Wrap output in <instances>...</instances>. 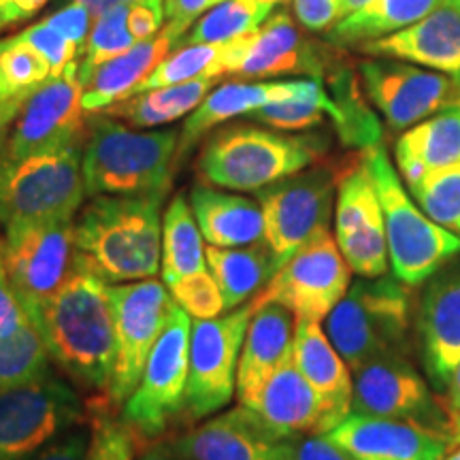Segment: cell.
Instances as JSON below:
<instances>
[{
  "mask_svg": "<svg viewBox=\"0 0 460 460\" xmlns=\"http://www.w3.org/2000/svg\"><path fill=\"white\" fill-rule=\"evenodd\" d=\"M109 286L75 252L60 290L32 322L41 331L51 360L73 384L107 393L113 371L115 320Z\"/></svg>",
  "mask_w": 460,
  "mask_h": 460,
  "instance_id": "1",
  "label": "cell"
},
{
  "mask_svg": "<svg viewBox=\"0 0 460 460\" xmlns=\"http://www.w3.org/2000/svg\"><path fill=\"white\" fill-rule=\"evenodd\" d=\"M164 194L94 197L75 217V252L107 284L160 273Z\"/></svg>",
  "mask_w": 460,
  "mask_h": 460,
  "instance_id": "2",
  "label": "cell"
},
{
  "mask_svg": "<svg viewBox=\"0 0 460 460\" xmlns=\"http://www.w3.org/2000/svg\"><path fill=\"white\" fill-rule=\"evenodd\" d=\"M180 130L137 132L107 113H90L82 147L88 197L169 194Z\"/></svg>",
  "mask_w": 460,
  "mask_h": 460,
  "instance_id": "3",
  "label": "cell"
},
{
  "mask_svg": "<svg viewBox=\"0 0 460 460\" xmlns=\"http://www.w3.org/2000/svg\"><path fill=\"white\" fill-rule=\"evenodd\" d=\"M324 143L318 137L286 135L256 124L217 128L199 154V175L209 186L256 192L288 175L309 169Z\"/></svg>",
  "mask_w": 460,
  "mask_h": 460,
  "instance_id": "4",
  "label": "cell"
},
{
  "mask_svg": "<svg viewBox=\"0 0 460 460\" xmlns=\"http://www.w3.org/2000/svg\"><path fill=\"white\" fill-rule=\"evenodd\" d=\"M362 160L384 211L393 275L405 286H422L444 264L460 256V234L439 226L420 209L379 143L367 147Z\"/></svg>",
  "mask_w": 460,
  "mask_h": 460,
  "instance_id": "5",
  "label": "cell"
},
{
  "mask_svg": "<svg viewBox=\"0 0 460 460\" xmlns=\"http://www.w3.org/2000/svg\"><path fill=\"white\" fill-rule=\"evenodd\" d=\"M388 275L356 279L326 318V335L349 369L384 356H410L411 295Z\"/></svg>",
  "mask_w": 460,
  "mask_h": 460,
  "instance_id": "6",
  "label": "cell"
},
{
  "mask_svg": "<svg viewBox=\"0 0 460 460\" xmlns=\"http://www.w3.org/2000/svg\"><path fill=\"white\" fill-rule=\"evenodd\" d=\"M82 147L0 156V224L75 220L85 194Z\"/></svg>",
  "mask_w": 460,
  "mask_h": 460,
  "instance_id": "7",
  "label": "cell"
},
{
  "mask_svg": "<svg viewBox=\"0 0 460 460\" xmlns=\"http://www.w3.org/2000/svg\"><path fill=\"white\" fill-rule=\"evenodd\" d=\"M192 320L175 303L163 335L149 354L139 386L122 405V422L146 441L166 433L172 420L186 411Z\"/></svg>",
  "mask_w": 460,
  "mask_h": 460,
  "instance_id": "8",
  "label": "cell"
},
{
  "mask_svg": "<svg viewBox=\"0 0 460 460\" xmlns=\"http://www.w3.org/2000/svg\"><path fill=\"white\" fill-rule=\"evenodd\" d=\"M82 399L71 382L49 373L0 393V460H31L51 441L84 424Z\"/></svg>",
  "mask_w": 460,
  "mask_h": 460,
  "instance_id": "9",
  "label": "cell"
},
{
  "mask_svg": "<svg viewBox=\"0 0 460 460\" xmlns=\"http://www.w3.org/2000/svg\"><path fill=\"white\" fill-rule=\"evenodd\" d=\"M109 295L115 320V354L105 396L109 405L119 407L139 386L149 354L175 307V298L163 281L154 278L111 284Z\"/></svg>",
  "mask_w": 460,
  "mask_h": 460,
  "instance_id": "10",
  "label": "cell"
},
{
  "mask_svg": "<svg viewBox=\"0 0 460 460\" xmlns=\"http://www.w3.org/2000/svg\"><path fill=\"white\" fill-rule=\"evenodd\" d=\"M349 279L352 269L326 226L305 241L252 301L256 307L267 303L284 305L295 320L320 322L329 318L349 290Z\"/></svg>",
  "mask_w": 460,
  "mask_h": 460,
  "instance_id": "11",
  "label": "cell"
},
{
  "mask_svg": "<svg viewBox=\"0 0 460 460\" xmlns=\"http://www.w3.org/2000/svg\"><path fill=\"white\" fill-rule=\"evenodd\" d=\"M254 312V301H247L226 315L192 324L186 413L194 422L217 413L233 401L241 348Z\"/></svg>",
  "mask_w": 460,
  "mask_h": 460,
  "instance_id": "12",
  "label": "cell"
},
{
  "mask_svg": "<svg viewBox=\"0 0 460 460\" xmlns=\"http://www.w3.org/2000/svg\"><path fill=\"white\" fill-rule=\"evenodd\" d=\"M3 264L31 320L65 284L75 261V220L4 226Z\"/></svg>",
  "mask_w": 460,
  "mask_h": 460,
  "instance_id": "13",
  "label": "cell"
},
{
  "mask_svg": "<svg viewBox=\"0 0 460 460\" xmlns=\"http://www.w3.org/2000/svg\"><path fill=\"white\" fill-rule=\"evenodd\" d=\"M337 183V171L314 166L256 190L264 217V243L279 267L314 233L329 226Z\"/></svg>",
  "mask_w": 460,
  "mask_h": 460,
  "instance_id": "14",
  "label": "cell"
},
{
  "mask_svg": "<svg viewBox=\"0 0 460 460\" xmlns=\"http://www.w3.org/2000/svg\"><path fill=\"white\" fill-rule=\"evenodd\" d=\"M352 413L393 418L435 430L450 439L452 416L430 394L410 356H384L354 369Z\"/></svg>",
  "mask_w": 460,
  "mask_h": 460,
  "instance_id": "15",
  "label": "cell"
},
{
  "mask_svg": "<svg viewBox=\"0 0 460 460\" xmlns=\"http://www.w3.org/2000/svg\"><path fill=\"white\" fill-rule=\"evenodd\" d=\"M362 90L393 130H407L441 109L460 105V82L394 58L358 65Z\"/></svg>",
  "mask_w": 460,
  "mask_h": 460,
  "instance_id": "16",
  "label": "cell"
},
{
  "mask_svg": "<svg viewBox=\"0 0 460 460\" xmlns=\"http://www.w3.org/2000/svg\"><path fill=\"white\" fill-rule=\"evenodd\" d=\"M77 71L79 65L71 66L28 96L11 130L4 158L84 146L90 113L84 109V84Z\"/></svg>",
  "mask_w": 460,
  "mask_h": 460,
  "instance_id": "17",
  "label": "cell"
},
{
  "mask_svg": "<svg viewBox=\"0 0 460 460\" xmlns=\"http://www.w3.org/2000/svg\"><path fill=\"white\" fill-rule=\"evenodd\" d=\"M335 239L352 273L379 278L388 273V241L384 211L365 160L339 172Z\"/></svg>",
  "mask_w": 460,
  "mask_h": 460,
  "instance_id": "18",
  "label": "cell"
},
{
  "mask_svg": "<svg viewBox=\"0 0 460 460\" xmlns=\"http://www.w3.org/2000/svg\"><path fill=\"white\" fill-rule=\"evenodd\" d=\"M413 331L430 388L441 393L460 362V256L424 281Z\"/></svg>",
  "mask_w": 460,
  "mask_h": 460,
  "instance_id": "19",
  "label": "cell"
},
{
  "mask_svg": "<svg viewBox=\"0 0 460 460\" xmlns=\"http://www.w3.org/2000/svg\"><path fill=\"white\" fill-rule=\"evenodd\" d=\"M337 60L303 37L288 11H275L256 32L245 34V48L234 75L247 79L279 75H312L322 79Z\"/></svg>",
  "mask_w": 460,
  "mask_h": 460,
  "instance_id": "20",
  "label": "cell"
},
{
  "mask_svg": "<svg viewBox=\"0 0 460 460\" xmlns=\"http://www.w3.org/2000/svg\"><path fill=\"white\" fill-rule=\"evenodd\" d=\"M326 437L356 460H446L450 439L405 420L349 413Z\"/></svg>",
  "mask_w": 460,
  "mask_h": 460,
  "instance_id": "21",
  "label": "cell"
},
{
  "mask_svg": "<svg viewBox=\"0 0 460 460\" xmlns=\"http://www.w3.org/2000/svg\"><path fill=\"white\" fill-rule=\"evenodd\" d=\"M192 460H290L292 439H279L245 407L209 418L172 441Z\"/></svg>",
  "mask_w": 460,
  "mask_h": 460,
  "instance_id": "22",
  "label": "cell"
},
{
  "mask_svg": "<svg viewBox=\"0 0 460 460\" xmlns=\"http://www.w3.org/2000/svg\"><path fill=\"white\" fill-rule=\"evenodd\" d=\"M358 49L371 58L411 62L460 82V7L452 0H441L416 24L362 43Z\"/></svg>",
  "mask_w": 460,
  "mask_h": 460,
  "instance_id": "23",
  "label": "cell"
},
{
  "mask_svg": "<svg viewBox=\"0 0 460 460\" xmlns=\"http://www.w3.org/2000/svg\"><path fill=\"white\" fill-rule=\"evenodd\" d=\"M250 411L279 439L329 433L320 396L309 386L292 354L269 377Z\"/></svg>",
  "mask_w": 460,
  "mask_h": 460,
  "instance_id": "24",
  "label": "cell"
},
{
  "mask_svg": "<svg viewBox=\"0 0 460 460\" xmlns=\"http://www.w3.org/2000/svg\"><path fill=\"white\" fill-rule=\"evenodd\" d=\"M320 79H292V82H261V84H243L230 82L205 96L203 102L188 115L186 124L180 130V147H177V164L181 156L192 149L203 139L207 132L217 126L228 122V119L239 118V115H250L256 109L271 102H281L298 99V96L309 94L315 90Z\"/></svg>",
  "mask_w": 460,
  "mask_h": 460,
  "instance_id": "25",
  "label": "cell"
},
{
  "mask_svg": "<svg viewBox=\"0 0 460 460\" xmlns=\"http://www.w3.org/2000/svg\"><path fill=\"white\" fill-rule=\"evenodd\" d=\"M292 356L309 386L320 396L326 427L332 430L352 413V369L315 320H295Z\"/></svg>",
  "mask_w": 460,
  "mask_h": 460,
  "instance_id": "26",
  "label": "cell"
},
{
  "mask_svg": "<svg viewBox=\"0 0 460 460\" xmlns=\"http://www.w3.org/2000/svg\"><path fill=\"white\" fill-rule=\"evenodd\" d=\"M295 343V315L284 305L267 303L256 307L241 348L237 369V399L250 410L258 394L292 354Z\"/></svg>",
  "mask_w": 460,
  "mask_h": 460,
  "instance_id": "27",
  "label": "cell"
},
{
  "mask_svg": "<svg viewBox=\"0 0 460 460\" xmlns=\"http://www.w3.org/2000/svg\"><path fill=\"white\" fill-rule=\"evenodd\" d=\"M186 28L169 24L152 39L135 43L126 54L113 58L96 68L90 82L84 85L85 113H101L115 102L128 99L146 82L160 62L171 54L186 37Z\"/></svg>",
  "mask_w": 460,
  "mask_h": 460,
  "instance_id": "28",
  "label": "cell"
},
{
  "mask_svg": "<svg viewBox=\"0 0 460 460\" xmlns=\"http://www.w3.org/2000/svg\"><path fill=\"white\" fill-rule=\"evenodd\" d=\"M190 207L205 241L216 247H245L264 241V217L258 200L194 183Z\"/></svg>",
  "mask_w": 460,
  "mask_h": 460,
  "instance_id": "29",
  "label": "cell"
},
{
  "mask_svg": "<svg viewBox=\"0 0 460 460\" xmlns=\"http://www.w3.org/2000/svg\"><path fill=\"white\" fill-rule=\"evenodd\" d=\"M394 160L407 186L460 160V105L441 109L399 137Z\"/></svg>",
  "mask_w": 460,
  "mask_h": 460,
  "instance_id": "30",
  "label": "cell"
},
{
  "mask_svg": "<svg viewBox=\"0 0 460 460\" xmlns=\"http://www.w3.org/2000/svg\"><path fill=\"white\" fill-rule=\"evenodd\" d=\"M205 254L207 267L222 290L226 312L252 301L279 269L264 241L245 247L207 245Z\"/></svg>",
  "mask_w": 460,
  "mask_h": 460,
  "instance_id": "31",
  "label": "cell"
},
{
  "mask_svg": "<svg viewBox=\"0 0 460 460\" xmlns=\"http://www.w3.org/2000/svg\"><path fill=\"white\" fill-rule=\"evenodd\" d=\"M441 0H371L369 4L341 17L329 28L324 39L332 48H360L416 24L429 15Z\"/></svg>",
  "mask_w": 460,
  "mask_h": 460,
  "instance_id": "32",
  "label": "cell"
},
{
  "mask_svg": "<svg viewBox=\"0 0 460 460\" xmlns=\"http://www.w3.org/2000/svg\"><path fill=\"white\" fill-rule=\"evenodd\" d=\"M214 84L216 79L203 77L186 84L164 85V88L128 96V99L115 102L101 113L111 115L115 119H124L126 124H130V128H156V126L177 122V119L192 113L209 94Z\"/></svg>",
  "mask_w": 460,
  "mask_h": 460,
  "instance_id": "33",
  "label": "cell"
},
{
  "mask_svg": "<svg viewBox=\"0 0 460 460\" xmlns=\"http://www.w3.org/2000/svg\"><path fill=\"white\" fill-rule=\"evenodd\" d=\"M203 239L186 194H175L163 217L160 273H163L166 286L190 278V275L209 271Z\"/></svg>",
  "mask_w": 460,
  "mask_h": 460,
  "instance_id": "34",
  "label": "cell"
},
{
  "mask_svg": "<svg viewBox=\"0 0 460 460\" xmlns=\"http://www.w3.org/2000/svg\"><path fill=\"white\" fill-rule=\"evenodd\" d=\"M233 62L234 39L226 43L180 45V49L171 51V54L154 68V73L135 90V94L164 88V85L172 84H186L192 82V79H220L222 75L233 73Z\"/></svg>",
  "mask_w": 460,
  "mask_h": 460,
  "instance_id": "35",
  "label": "cell"
},
{
  "mask_svg": "<svg viewBox=\"0 0 460 460\" xmlns=\"http://www.w3.org/2000/svg\"><path fill=\"white\" fill-rule=\"evenodd\" d=\"M326 79H329V94L337 107L332 122L337 126L339 139L345 146L362 149L377 146L382 130H379L376 113L371 111L362 96L354 73L341 65H335L326 75Z\"/></svg>",
  "mask_w": 460,
  "mask_h": 460,
  "instance_id": "36",
  "label": "cell"
},
{
  "mask_svg": "<svg viewBox=\"0 0 460 460\" xmlns=\"http://www.w3.org/2000/svg\"><path fill=\"white\" fill-rule=\"evenodd\" d=\"M273 9V4L261 0H224L190 28L181 45L226 43L243 34L256 32L269 20Z\"/></svg>",
  "mask_w": 460,
  "mask_h": 460,
  "instance_id": "37",
  "label": "cell"
},
{
  "mask_svg": "<svg viewBox=\"0 0 460 460\" xmlns=\"http://www.w3.org/2000/svg\"><path fill=\"white\" fill-rule=\"evenodd\" d=\"M49 373H54L51 356L32 320L15 335L0 339V393L37 382Z\"/></svg>",
  "mask_w": 460,
  "mask_h": 460,
  "instance_id": "38",
  "label": "cell"
},
{
  "mask_svg": "<svg viewBox=\"0 0 460 460\" xmlns=\"http://www.w3.org/2000/svg\"><path fill=\"white\" fill-rule=\"evenodd\" d=\"M51 79V68L17 34L0 39V101L28 99Z\"/></svg>",
  "mask_w": 460,
  "mask_h": 460,
  "instance_id": "39",
  "label": "cell"
},
{
  "mask_svg": "<svg viewBox=\"0 0 460 460\" xmlns=\"http://www.w3.org/2000/svg\"><path fill=\"white\" fill-rule=\"evenodd\" d=\"M128 11L130 3L115 4L113 9L105 11V13L94 20L77 71L79 82L84 85L90 82V77L101 65L135 48L137 39L132 37L128 28Z\"/></svg>",
  "mask_w": 460,
  "mask_h": 460,
  "instance_id": "40",
  "label": "cell"
},
{
  "mask_svg": "<svg viewBox=\"0 0 460 460\" xmlns=\"http://www.w3.org/2000/svg\"><path fill=\"white\" fill-rule=\"evenodd\" d=\"M335 119L337 107L332 102L329 90L324 88V84L315 85L314 92L309 94L298 96V99L271 102V105H264L256 111H252L245 118H250L252 122L267 126V128L281 130V132H295V130H309L314 126H320L324 122V118Z\"/></svg>",
  "mask_w": 460,
  "mask_h": 460,
  "instance_id": "41",
  "label": "cell"
},
{
  "mask_svg": "<svg viewBox=\"0 0 460 460\" xmlns=\"http://www.w3.org/2000/svg\"><path fill=\"white\" fill-rule=\"evenodd\" d=\"M407 188L430 220L460 234V160L427 172Z\"/></svg>",
  "mask_w": 460,
  "mask_h": 460,
  "instance_id": "42",
  "label": "cell"
},
{
  "mask_svg": "<svg viewBox=\"0 0 460 460\" xmlns=\"http://www.w3.org/2000/svg\"><path fill=\"white\" fill-rule=\"evenodd\" d=\"M169 288L175 303L194 320H214L226 312L220 286L211 271L190 275L180 281H172Z\"/></svg>",
  "mask_w": 460,
  "mask_h": 460,
  "instance_id": "43",
  "label": "cell"
},
{
  "mask_svg": "<svg viewBox=\"0 0 460 460\" xmlns=\"http://www.w3.org/2000/svg\"><path fill=\"white\" fill-rule=\"evenodd\" d=\"M22 41H26L39 56L48 62L51 68V77H60L68 68L79 65L84 51L77 45L62 37L60 32L54 31L48 22H34L26 26L24 31L17 32Z\"/></svg>",
  "mask_w": 460,
  "mask_h": 460,
  "instance_id": "44",
  "label": "cell"
},
{
  "mask_svg": "<svg viewBox=\"0 0 460 460\" xmlns=\"http://www.w3.org/2000/svg\"><path fill=\"white\" fill-rule=\"evenodd\" d=\"M109 402L92 410V444L88 460H132V433L126 424H118L109 418Z\"/></svg>",
  "mask_w": 460,
  "mask_h": 460,
  "instance_id": "45",
  "label": "cell"
},
{
  "mask_svg": "<svg viewBox=\"0 0 460 460\" xmlns=\"http://www.w3.org/2000/svg\"><path fill=\"white\" fill-rule=\"evenodd\" d=\"M90 20H92V13L88 4L82 3V0H71V3H66L65 7L58 9L56 13L45 17V22H48L54 31H58L62 37L77 45L82 51L85 48V41H88Z\"/></svg>",
  "mask_w": 460,
  "mask_h": 460,
  "instance_id": "46",
  "label": "cell"
},
{
  "mask_svg": "<svg viewBox=\"0 0 460 460\" xmlns=\"http://www.w3.org/2000/svg\"><path fill=\"white\" fill-rule=\"evenodd\" d=\"M345 0H292L298 24L312 32H326L343 17Z\"/></svg>",
  "mask_w": 460,
  "mask_h": 460,
  "instance_id": "47",
  "label": "cell"
},
{
  "mask_svg": "<svg viewBox=\"0 0 460 460\" xmlns=\"http://www.w3.org/2000/svg\"><path fill=\"white\" fill-rule=\"evenodd\" d=\"M92 444V429L77 424L65 435L51 441L48 447H43L37 456L31 460H88Z\"/></svg>",
  "mask_w": 460,
  "mask_h": 460,
  "instance_id": "48",
  "label": "cell"
},
{
  "mask_svg": "<svg viewBox=\"0 0 460 460\" xmlns=\"http://www.w3.org/2000/svg\"><path fill=\"white\" fill-rule=\"evenodd\" d=\"M28 322H31V315L11 286L4 264L0 262V339L15 335Z\"/></svg>",
  "mask_w": 460,
  "mask_h": 460,
  "instance_id": "49",
  "label": "cell"
},
{
  "mask_svg": "<svg viewBox=\"0 0 460 460\" xmlns=\"http://www.w3.org/2000/svg\"><path fill=\"white\" fill-rule=\"evenodd\" d=\"M164 17V0H135V3H130L128 28L137 43L152 39L154 34L163 31Z\"/></svg>",
  "mask_w": 460,
  "mask_h": 460,
  "instance_id": "50",
  "label": "cell"
},
{
  "mask_svg": "<svg viewBox=\"0 0 460 460\" xmlns=\"http://www.w3.org/2000/svg\"><path fill=\"white\" fill-rule=\"evenodd\" d=\"M290 460H356L332 444L326 435H303L292 439Z\"/></svg>",
  "mask_w": 460,
  "mask_h": 460,
  "instance_id": "51",
  "label": "cell"
},
{
  "mask_svg": "<svg viewBox=\"0 0 460 460\" xmlns=\"http://www.w3.org/2000/svg\"><path fill=\"white\" fill-rule=\"evenodd\" d=\"M220 3H224V0H164L166 22L190 31L192 22L197 20L200 13L214 9L216 4Z\"/></svg>",
  "mask_w": 460,
  "mask_h": 460,
  "instance_id": "52",
  "label": "cell"
},
{
  "mask_svg": "<svg viewBox=\"0 0 460 460\" xmlns=\"http://www.w3.org/2000/svg\"><path fill=\"white\" fill-rule=\"evenodd\" d=\"M48 0H0V32L31 20L45 7Z\"/></svg>",
  "mask_w": 460,
  "mask_h": 460,
  "instance_id": "53",
  "label": "cell"
},
{
  "mask_svg": "<svg viewBox=\"0 0 460 460\" xmlns=\"http://www.w3.org/2000/svg\"><path fill=\"white\" fill-rule=\"evenodd\" d=\"M26 99H11V101H0V156H3L4 147H7L11 130L20 115L22 107H24Z\"/></svg>",
  "mask_w": 460,
  "mask_h": 460,
  "instance_id": "54",
  "label": "cell"
},
{
  "mask_svg": "<svg viewBox=\"0 0 460 460\" xmlns=\"http://www.w3.org/2000/svg\"><path fill=\"white\" fill-rule=\"evenodd\" d=\"M137 460H192V458H188L186 454L177 450V447L172 446V441L171 444H163V441H158V444H152L149 447H146Z\"/></svg>",
  "mask_w": 460,
  "mask_h": 460,
  "instance_id": "55",
  "label": "cell"
},
{
  "mask_svg": "<svg viewBox=\"0 0 460 460\" xmlns=\"http://www.w3.org/2000/svg\"><path fill=\"white\" fill-rule=\"evenodd\" d=\"M444 393H446L444 405H446L447 413H450L452 418L460 416V362L456 365V369H454L450 382H447Z\"/></svg>",
  "mask_w": 460,
  "mask_h": 460,
  "instance_id": "56",
  "label": "cell"
},
{
  "mask_svg": "<svg viewBox=\"0 0 460 460\" xmlns=\"http://www.w3.org/2000/svg\"><path fill=\"white\" fill-rule=\"evenodd\" d=\"M82 3H85L88 4V9H90V13H92V17H99V15H102L105 13V11H109V9H113L115 4H124V3H135V0H82Z\"/></svg>",
  "mask_w": 460,
  "mask_h": 460,
  "instance_id": "57",
  "label": "cell"
},
{
  "mask_svg": "<svg viewBox=\"0 0 460 460\" xmlns=\"http://www.w3.org/2000/svg\"><path fill=\"white\" fill-rule=\"evenodd\" d=\"M371 0H345L343 3V17L354 13V11H358L365 7V4H369Z\"/></svg>",
  "mask_w": 460,
  "mask_h": 460,
  "instance_id": "58",
  "label": "cell"
},
{
  "mask_svg": "<svg viewBox=\"0 0 460 460\" xmlns=\"http://www.w3.org/2000/svg\"><path fill=\"white\" fill-rule=\"evenodd\" d=\"M450 446L458 447L460 446V416L452 418V430H450Z\"/></svg>",
  "mask_w": 460,
  "mask_h": 460,
  "instance_id": "59",
  "label": "cell"
},
{
  "mask_svg": "<svg viewBox=\"0 0 460 460\" xmlns=\"http://www.w3.org/2000/svg\"><path fill=\"white\" fill-rule=\"evenodd\" d=\"M446 460H460V446H458L456 450H454V452L450 454V456H447Z\"/></svg>",
  "mask_w": 460,
  "mask_h": 460,
  "instance_id": "60",
  "label": "cell"
},
{
  "mask_svg": "<svg viewBox=\"0 0 460 460\" xmlns=\"http://www.w3.org/2000/svg\"><path fill=\"white\" fill-rule=\"evenodd\" d=\"M261 3H269V4H273V7H278V4L284 3V0H261Z\"/></svg>",
  "mask_w": 460,
  "mask_h": 460,
  "instance_id": "61",
  "label": "cell"
},
{
  "mask_svg": "<svg viewBox=\"0 0 460 460\" xmlns=\"http://www.w3.org/2000/svg\"><path fill=\"white\" fill-rule=\"evenodd\" d=\"M3 247H4V239L0 237V262H3Z\"/></svg>",
  "mask_w": 460,
  "mask_h": 460,
  "instance_id": "62",
  "label": "cell"
},
{
  "mask_svg": "<svg viewBox=\"0 0 460 460\" xmlns=\"http://www.w3.org/2000/svg\"><path fill=\"white\" fill-rule=\"evenodd\" d=\"M452 3H456V4H458V7H460V0H452Z\"/></svg>",
  "mask_w": 460,
  "mask_h": 460,
  "instance_id": "63",
  "label": "cell"
}]
</instances>
